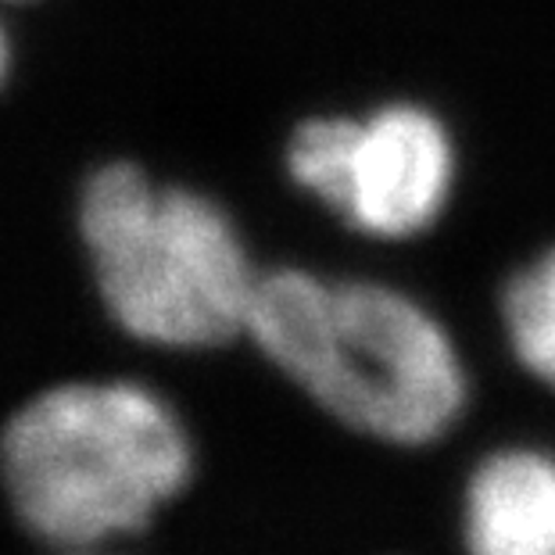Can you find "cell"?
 <instances>
[{
	"mask_svg": "<svg viewBox=\"0 0 555 555\" xmlns=\"http://www.w3.org/2000/svg\"><path fill=\"white\" fill-rule=\"evenodd\" d=\"M244 345L315 412L384 448L437 444L469 401L452 334L387 283L262 262Z\"/></svg>",
	"mask_w": 555,
	"mask_h": 555,
	"instance_id": "cell-1",
	"label": "cell"
},
{
	"mask_svg": "<svg viewBox=\"0 0 555 555\" xmlns=\"http://www.w3.org/2000/svg\"><path fill=\"white\" fill-rule=\"evenodd\" d=\"M197 466L183 409L129 373L47 384L0 427V488L43 552L129 545L191 491Z\"/></svg>",
	"mask_w": 555,
	"mask_h": 555,
	"instance_id": "cell-2",
	"label": "cell"
},
{
	"mask_svg": "<svg viewBox=\"0 0 555 555\" xmlns=\"http://www.w3.org/2000/svg\"><path fill=\"white\" fill-rule=\"evenodd\" d=\"M76 222L98 298L129 340L176 356L244 340L262 258L219 194L115 158L79 183Z\"/></svg>",
	"mask_w": 555,
	"mask_h": 555,
	"instance_id": "cell-3",
	"label": "cell"
},
{
	"mask_svg": "<svg viewBox=\"0 0 555 555\" xmlns=\"http://www.w3.org/2000/svg\"><path fill=\"white\" fill-rule=\"evenodd\" d=\"M283 169L301 194L380 241L416 237L452 197L455 151L444 122L416 104L348 119L312 115L291 129Z\"/></svg>",
	"mask_w": 555,
	"mask_h": 555,
	"instance_id": "cell-4",
	"label": "cell"
},
{
	"mask_svg": "<svg viewBox=\"0 0 555 555\" xmlns=\"http://www.w3.org/2000/svg\"><path fill=\"white\" fill-rule=\"evenodd\" d=\"M463 555H555V452L494 448L469 469L459 509Z\"/></svg>",
	"mask_w": 555,
	"mask_h": 555,
	"instance_id": "cell-5",
	"label": "cell"
},
{
	"mask_svg": "<svg viewBox=\"0 0 555 555\" xmlns=\"http://www.w3.org/2000/svg\"><path fill=\"white\" fill-rule=\"evenodd\" d=\"M502 323L513 359L555 391V247L509 276L502 291Z\"/></svg>",
	"mask_w": 555,
	"mask_h": 555,
	"instance_id": "cell-6",
	"label": "cell"
},
{
	"mask_svg": "<svg viewBox=\"0 0 555 555\" xmlns=\"http://www.w3.org/2000/svg\"><path fill=\"white\" fill-rule=\"evenodd\" d=\"M43 555H129V552L101 545V548H51V552H43Z\"/></svg>",
	"mask_w": 555,
	"mask_h": 555,
	"instance_id": "cell-7",
	"label": "cell"
},
{
	"mask_svg": "<svg viewBox=\"0 0 555 555\" xmlns=\"http://www.w3.org/2000/svg\"><path fill=\"white\" fill-rule=\"evenodd\" d=\"M4 65H8V37H4V22H0V76H4Z\"/></svg>",
	"mask_w": 555,
	"mask_h": 555,
	"instance_id": "cell-8",
	"label": "cell"
},
{
	"mask_svg": "<svg viewBox=\"0 0 555 555\" xmlns=\"http://www.w3.org/2000/svg\"><path fill=\"white\" fill-rule=\"evenodd\" d=\"M0 4H22V0H0Z\"/></svg>",
	"mask_w": 555,
	"mask_h": 555,
	"instance_id": "cell-9",
	"label": "cell"
}]
</instances>
